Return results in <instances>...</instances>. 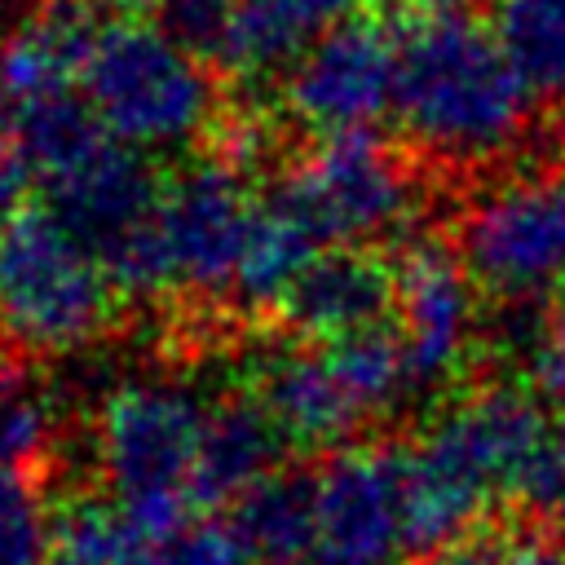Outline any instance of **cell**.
Listing matches in <instances>:
<instances>
[{
  "instance_id": "cell-1",
  "label": "cell",
  "mask_w": 565,
  "mask_h": 565,
  "mask_svg": "<svg viewBox=\"0 0 565 565\" xmlns=\"http://www.w3.org/2000/svg\"><path fill=\"white\" fill-rule=\"evenodd\" d=\"M534 97L494 26L463 4L419 9L397 31L393 119L441 168H490L521 150Z\"/></svg>"
},
{
  "instance_id": "cell-2",
  "label": "cell",
  "mask_w": 565,
  "mask_h": 565,
  "mask_svg": "<svg viewBox=\"0 0 565 565\" xmlns=\"http://www.w3.org/2000/svg\"><path fill=\"white\" fill-rule=\"evenodd\" d=\"M547 437L539 393L521 384H486L450 402L406 450L419 552L472 534L494 494L530 490Z\"/></svg>"
},
{
  "instance_id": "cell-3",
  "label": "cell",
  "mask_w": 565,
  "mask_h": 565,
  "mask_svg": "<svg viewBox=\"0 0 565 565\" xmlns=\"http://www.w3.org/2000/svg\"><path fill=\"white\" fill-rule=\"evenodd\" d=\"M79 97L102 132L137 154L185 150L203 141L221 115V93L203 53L137 9L93 13Z\"/></svg>"
},
{
  "instance_id": "cell-4",
  "label": "cell",
  "mask_w": 565,
  "mask_h": 565,
  "mask_svg": "<svg viewBox=\"0 0 565 565\" xmlns=\"http://www.w3.org/2000/svg\"><path fill=\"white\" fill-rule=\"evenodd\" d=\"M207 411L185 380L163 371L119 375L97 397L88 455L132 525H168L199 503Z\"/></svg>"
},
{
  "instance_id": "cell-5",
  "label": "cell",
  "mask_w": 565,
  "mask_h": 565,
  "mask_svg": "<svg viewBox=\"0 0 565 565\" xmlns=\"http://www.w3.org/2000/svg\"><path fill=\"white\" fill-rule=\"evenodd\" d=\"M106 256L49 203L0 221V340L31 358L93 349L119 309Z\"/></svg>"
},
{
  "instance_id": "cell-6",
  "label": "cell",
  "mask_w": 565,
  "mask_h": 565,
  "mask_svg": "<svg viewBox=\"0 0 565 565\" xmlns=\"http://www.w3.org/2000/svg\"><path fill=\"white\" fill-rule=\"evenodd\" d=\"M260 199L234 159H203L159 185L146 225L110 260L137 296H230Z\"/></svg>"
},
{
  "instance_id": "cell-7",
  "label": "cell",
  "mask_w": 565,
  "mask_h": 565,
  "mask_svg": "<svg viewBox=\"0 0 565 565\" xmlns=\"http://www.w3.org/2000/svg\"><path fill=\"white\" fill-rule=\"evenodd\" d=\"M411 393L406 353L384 327L331 344L274 349L256 371V397L296 446H340L402 411Z\"/></svg>"
},
{
  "instance_id": "cell-8",
  "label": "cell",
  "mask_w": 565,
  "mask_h": 565,
  "mask_svg": "<svg viewBox=\"0 0 565 565\" xmlns=\"http://www.w3.org/2000/svg\"><path fill=\"white\" fill-rule=\"evenodd\" d=\"M459 260L508 305L565 287V172L521 168L486 181L459 212Z\"/></svg>"
},
{
  "instance_id": "cell-9",
  "label": "cell",
  "mask_w": 565,
  "mask_h": 565,
  "mask_svg": "<svg viewBox=\"0 0 565 565\" xmlns=\"http://www.w3.org/2000/svg\"><path fill=\"white\" fill-rule=\"evenodd\" d=\"M278 203L327 247H366L402 234L419 216V185L402 154L380 146L371 132L318 137L282 190Z\"/></svg>"
},
{
  "instance_id": "cell-10",
  "label": "cell",
  "mask_w": 565,
  "mask_h": 565,
  "mask_svg": "<svg viewBox=\"0 0 565 565\" xmlns=\"http://www.w3.org/2000/svg\"><path fill=\"white\" fill-rule=\"evenodd\" d=\"M419 552L406 450L344 446L309 477L313 565H402Z\"/></svg>"
},
{
  "instance_id": "cell-11",
  "label": "cell",
  "mask_w": 565,
  "mask_h": 565,
  "mask_svg": "<svg viewBox=\"0 0 565 565\" xmlns=\"http://www.w3.org/2000/svg\"><path fill=\"white\" fill-rule=\"evenodd\" d=\"M282 110L291 124L318 137L371 132L393 115L397 88V35L380 22L349 18L300 53L282 75Z\"/></svg>"
},
{
  "instance_id": "cell-12",
  "label": "cell",
  "mask_w": 565,
  "mask_h": 565,
  "mask_svg": "<svg viewBox=\"0 0 565 565\" xmlns=\"http://www.w3.org/2000/svg\"><path fill=\"white\" fill-rule=\"evenodd\" d=\"M393 318L415 388L455 380L477 340V282L459 252L419 238L393 269Z\"/></svg>"
},
{
  "instance_id": "cell-13",
  "label": "cell",
  "mask_w": 565,
  "mask_h": 565,
  "mask_svg": "<svg viewBox=\"0 0 565 565\" xmlns=\"http://www.w3.org/2000/svg\"><path fill=\"white\" fill-rule=\"evenodd\" d=\"M278 309L313 344L375 331L393 313V269L366 247L313 252Z\"/></svg>"
},
{
  "instance_id": "cell-14",
  "label": "cell",
  "mask_w": 565,
  "mask_h": 565,
  "mask_svg": "<svg viewBox=\"0 0 565 565\" xmlns=\"http://www.w3.org/2000/svg\"><path fill=\"white\" fill-rule=\"evenodd\" d=\"M93 13L57 0L0 31V115L79 93V62Z\"/></svg>"
},
{
  "instance_id": "cell-15",
  "label": "cell",
  "mask_w": 565,
  "mask_h": 565,
  "mask_svg": "<svg viewBox=\"0 0 565 565\" xmlns=\"http://www.w3.org/2000/svg\"><path fill=\"white\" fill-rule=\"evenodd\" d=\"M362 0H234L216 44V62L234 75H282L327 31L358 18Z\"/></svg>"
},
{
  "instance_id": "cell-16",
  "label": "cell",
  "mask_w": 565,
  "mask_h": 565,
  "mask_svg": "<svg viewBox=\"0 0 565 565\" xmlns=\"http://www.w3.org/2000/svg\"><path fill=\"white\" fill-rule=\"evenodd\" d=\"M282 428L260 397H230L207 411L203 459H199V503L243 499L274 477L282 455Z\"/></svg>"
},
{
  "instance_id": "cell-17",
  "label": "cell",
  "mask_w": 565,
  "mask_h": 565,
  "mask_svg": "<svg viewBox=\"0 0 565 565\" xmlns=\"http://www.w3.org/2000/svg\"><path fill=\"white\" fill-rule=\"evenodd\" d=\"M313 256V238L309 230L278 203H260L256 221L247 230L238 269H234V300L247 309H265V305H282V296L291 291V282L300 278V269Z\"/></svg>"
},
{
  "instance_id": "cell-18",
  "label": "cell",
  "mask_w": 565,
  "mask_h": 565,
  "mask_svg": "<svg viewBox=\"0 0 565 565\" xmlns=\"http://www.w3.org/2000/svg\"><path fill=\"white\" fill-rule=\"evenodd\" d=\"M490 26L530 88L565 102V0H494Z\"/></svg>"
},
{
  "instance_id": "cell-19",
  "label": "cell",
  "mask_w": 565,
  "mask_h": 565,
  "mask_svg": "<svg viewBox=\"0 0 565 565\" xmlns=\"http://www.w3.org/2000/svg\"><path fill=\"white\" fill-rule=\"evenodd\" d=\"M247 547L269 565H296L309 556V481L269 477L238 499L234 516Z\"/></svg>"
},
{
  "instance_id": "cell-20",
  "label": "cell",
  "mask_w": 565,
  "mask_h": 565,
  "mask_svg": "<svg viewBox=\"0 0 565 565\" xmlns=\"http://www.w3.org/2000/svg\"><path fill=\"white\" fill-rule=\"evenodd\" d=\"M62 433V406L26 371L0 366V472H31L49 459Z\"/></svg>"
},
{
  "instance_id": "cell-21",
  "label": "cell",
  "mask_w": 565,
  "mask_h": 565,
  "mask_svg": "<svg viewBox=\"0 0 565 565\" xmlns=\"http://www.w3.org/2000/svg\"><path fill=\"white\" fill-rule=\"evenodd\" d=\"M124 565H256V552L238 525L181 516L168 525H132Z\"/></svg>"
},
{
  "instance_id": "cell-22",
  "label": "cell",
  "mask_w": 565,
  "mask_h": 565,
  "mask_svg": "<svg viewBox=\"0 0 565 565\" xmlns=\"http://www.w3.org/2000/svg\"><path fill=\"white\" fill-rule=\"evenodd\" d=\"M53 516L22 472H0V565H49Z\"/></svg>"
},
{
  "instance_id": "cell-23",
  "label": "cell",
  "mask_w": 565,
  "mask_h": 565,
  "mask_svg": "<svg viewBox=\"0 0 565 565\" xmlns=\"http://www.w3.org/2000/svg\"><path fill=\"white\" fill-rule=\"evenodd\" d=\"M521 358L530 366L534 388L543 397L565 402V313L561 318H547V322H534L521 335Z\"/></svg>"
},
{
  "instance_id": "cell-24",
  "label": "cell",
  "mask_w": 565,
  "mask_h": 565,
  "mask_svg": "<svg viewBox=\"0 0 565 565\" xmlns=\"http://www.w3.org/2000/svg\"><path fill=\"white\" fill-rule=\"evenodd\" d=\"M525 494H534V503L565 525V424L547 437L543 463H539V472H534V481H530Z\"/></svg>"
},
{
  "instance_id": "cell-25",
  "label": "cell",
  "mask_w": 565,
  "mask_h": 565,
  "mask_svg": "<svg viewBox=\"0 0 565 565\" xmlns=\"http://www.w3.org/2000/svg\"><path fill=\"white\" fill-rule=\"evenodd\" d=\"M419 565H508V552L490 539H477V534H463V539H450L433 552H424Z\"/></svg>"
},
{
  "instance_id": "cell-26",
  "label": "cell",
  "mask_w": 565,
  "mask_h": 565,
  "mask_svg": "<svg viewBox=\"0 0 565 565\" xmlns=\"http://www.w3.org/2000/svg\"><path fill=\"white\" fill-rule=\"evenodd\" d=\"M508 565H561V552L539 543V539H525V543H516L508 552Z\"/></svg>"
},
{
  "instance_id": "cell-27",
  "label": "cell",
  "mask_w": 565,
  "mask_h": 565,
  "mask_svg": "<svg viewBox=\"0 0 565 565\" xmlns=\"http://www.w3.org/2000/svg\"><path fill=\"white\" fill-rule=\"evenodd\" d=\"M9 199H13V185H9V172H0V221L13 212V207H9Z\"/></svg>"
},
{
  "instance_id": "cell-28",
  "label": "cell",
  "mask_w": 565,
  "mask_h": 565,
  "mask_svg": "<svg viewBox=\"0 0 565 565\" xmlns=\"http://www.w3.org/2000/svg\"><path fill=\"white\" fill-rule=\"evenodd\" d=\"M424 9H433V4H463V0H419Z\"/></svg>"
},
{
  "instance_id": "cell-29",
  "label": "cell",
  "mask_w": 565,
  "mask_h": 565,
  "mask_svg": "<svg viewBox=\"0 0 565 565\" xmlns=\"http://www.w3.org/2000/svg\"><path fill=\"white\" fill-rule=\"evenodd\" d=\"M4 9H9V0H0V18H4Z\"/></svg>"
},
{
  "instance_id": "cell-30",
  "label": "cell",
  "mask_w": 565,
  "mask_h": 565,
  "mask_svg": "<svg viewBox=\"0 0 565 565\" xmlns=\"http://www.w3.org/2000/svg\"><path fill=\"white\" fill-rule=\"evenodd\" d=\"M561 565H565V552H561Z\"/></svg>"
}]
</instances>
